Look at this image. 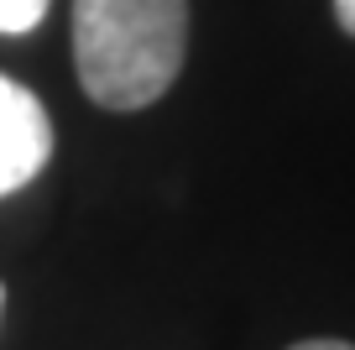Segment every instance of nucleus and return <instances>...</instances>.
Returning a JSON list of instances; mask_svg holds the SVG:
<instances>
[{
  "instance_id": "3",
  "label": "nucleus",
  "mask_w": 355,
  "mask_h": 350,
  "mask_svg": "<svg viewBox=\"0 0 355 350\" xmlns=\"http://www.w3.org/2000/svg\"><path fill=\"white\" fill-rule=\"evenodd\" d=\"M47 6H53V0H0V32H11V37L32 32L47 16Z\"/></svg>"
},
{
  "instance_id": "5",
  "label": "nucleus",
  "mask_w": 355,
  "mask_h": 350,
  "mask_svg": "<svg viewBox=\"0 0 355 350\" xmlns=\"http://www.w3.org/2000/svg\"><path fill=\"white\" fill-rule=\"evenodd\" d=\"M293 350H355V345H345V340H303Z\"/></svg>"
},
{
  "instance_id": "2",
  "label": "nucleus",
  "mask_w": 355,
  "mask_h": 350,
  "mask_svg": "<svg viewBox=\"0 0 355 350\" xmlns=\"http://www.w3.org/2000/svg\"><path fill=\"white\" fill-rule=\"evenodd\" d=\"M53 157V121L26 84L0 74V199L26 188Z\"/></svg>"
},
{
  "instance_id": "6",
  "label": "nucleus",
  "mask_w": 355,
  "mask_h": 350,
  "mask_svg": "<svg viewBox=\"0 0 355 350\" xmlns=\"http://www.w3.org/2000/svg\"><path fill=\"white\" fill-rule=\"evenodd\" d=\"M0 314H6V288H0Z\"/></svg>"
},
{
  "instance_id": "4",
  "label": "nucleus",
  "mask_w": 355,
  "mask_h": 350,
  "mask_svg": "<svg viewBox=\"0 0 355 350\" xmlns=\"http://www.w3.org/2000/svg\"><path fill=\"white\" fill-rule=\"evenodd\" d=\"M334 22H340L345 32L355 37V0H334Z\"/></svg>"
},
{
  "instance_id": "1",
  "label": "nucleus",
  "mask_w": 355,
  "mask_h": 350,
  "mask_svg": "<svg viewBox=\"0 0 355 350\" xmlns=\"http://www.w3.org/2000/svg\"><path fill=\"white\" fill-rule=\"evenodd\" d=\"M189 53V0H73V68L105 110H146Z\"/></svg>"
}]
</instances>
